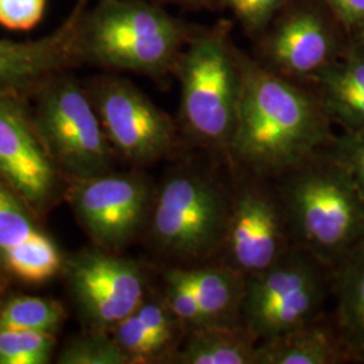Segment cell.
<instances>
[{"mask_svg":"<svg viewBox=\"0 0 364 364\" xmlns=\"http://www.w3.org/2000/svg\"><path fill=\"white\" fill-rule=\"evenodd\" d=\"M242 91L225 156L232 169L274 181L323 151L335 134L309 84L282 77L242 50Z\"/></svg>","mask_w":364,"mask_h":364,"instance_id":"1","label":"cell"},{"mask_svg":"<svg viewBox=\"0 0 364 364\" xmlns=\"http://www.w3.org/2000/svg\"><path fill=\"white\" fill-rule=\"evenodd\" d=\"M198 28L154 0H97L78 18V63L162 80Z\"/></svg>","mask_w":364,"mask_h":364,"instance_id":"2","label":"cell"},{"mask_svg":"<svg viewBox=\"0 0 364 364\" xmlns=\"http://www.w3.org/2000/svg\"><path fill=\"white\" fill-rule=\"evenodd\" d=\"M274 185L294 245L332 270L364 242V196L326 150L274 180Z\"/></svg>","mask_w":364,"mask_h":364,"instance_id":"3","label":"cell"},{"mask_svg":"<svg viewBox=\"0 0 364 364\" xmlns=\"http://www.w3.org/2000/svg\"><path fill=\"white\" fill-rule=\"evenodd\" d=\"M240 54L232 39V23L221 19L213 26H200L176 63L177 124L182 141L193 149L225 156L242 91Z\"/></svg>","mask_w":364,"mask_h":364,"instance_id":"4","label":"cell"},{"mask_svg":"<svg viewBox=\"0 0 364 364\" xmlns=\"http://www.w3.org/2000/svg\"><path fill=\"white\" fill-rule=\"evenodd\" d=\"M231 185L213 170L191 165L174 170L154 196L150 237L173 266L216 260L231 210Z\"/></svg>","mask_w":364,"mask_h":364,"instance_id":"5","label":"cell"},{"mask_svg":"<svg viewBox=\"0 0 364 364\" xmlns=\"http://www.w3.org/2000/svg\"><path fill=\"white\" fill-rule=\"evenodd\" d=\"M332 293V269L291 246L272 266L246 277L242 324L258 341L323 317Z\"/></svg>","mask_w":364,"mask_h":364,"instance_id":"6","label":"cell"},{"mask_svg":"<svg viewBox=\"0 0 364 364\" xmlns=\"http://www.w3.org/2000/svg\"><path fill=\"white\" fill-rule=\"evenodd\" d=\"M348 46L350 33L323 0H287L254 39L251 55L274 73L308 84Z\"/></svg>","mask_w":364,"mask_h":364,"instance_id":"7","label":"cell"},{"mask_svg":"<svg viewBox=\"0 0 364 364\" xmlns=\"http://www.w3.org/2000/svg\"><path fill=\"white\" fill-rule=\"evenodd\" d=\"M36 92L33 119L48 153L78 178L108 173L114 149L88 91L63 72Z\"/></svg>","mask_w":364,"mask_h":364,"instance_id":"8","label":"cell"},{"mask_svg":"<svg viewBox=\"0 0 364 364\" xmlns=\"http://www.w3.org/2000/svg\"><path fill=\"white\" fill-rule=\"evenodd\" d=\"M231 210L216 260L248 277L294 246L274 181L234 169Z\"/></svg>","mask_w":364,"mask_h":364,"instance_id":"9","label":"cell"},{"mask_svg":"<svg viewBox=\"0 0 364 364\" xmlns=\"http://www.w3.org/2000/svg\"><path fill=\"white\" fill-rule=\"evenodd\" d=\"M87 91L114 151L131 162L153 164L181 142L177 122L129 80L102 76Z\"/></svg>","mask_w":364,"mask_h":364,"instance_id":"10","label":"cell"},{"mask_svg":"<svg viewBox=\"0 0 364 364\" xmlns=\"http://www.w3.org/2000/svg\"><path fill=\"white\" fill-rule=\"evenodd\" d=\"M72 200L92 239L111 252L139 234L149 221L154 201L144 178L109 171L78 178Z\"/></svg>","mask_w":364,"mask_h":364,"instance_id":"11","label":"cell"},{"mask_svg":"<svg viewBox=\"0 0 364 364\" xmlns=\"http://www.w3.org/2000/svg\"><path fill=\"white\" fill-rule=\"evenodd\" d=\"M70 282L85 317L105 332H111L147 297L141 266L103 248L72 263Z\"/></svg>","mask_w":364,"mask_h":364,"instance_id":"12","label":"cell"},{"mask_svg":"<svg viewBox=\"0 0 364 364\" xmlns=\"http://www.w3.org/2000/svg\"><path fill=\"white\" fill-rule=\"evenodd\" d=\"M0 176L31 204L43 203L55 182L52 159L19 95H0Z\"/></svg>","mask_w":364,"mask_h":364,"instance_id":"13","label":"cell"},{"mask_svg":"<svg viewBox=\"0 0 364 364\" xmlns=\"http://www.w3.org/2000/svg\"><path fill=\"white\" fill-rule=\"evenodd\" d=\"M85 7L73 11L52 34L27 42L0 39V95L37 91L53 76L78 64L76 31Z\"/></svg>","mask_w":364,"mask_h":364,"instance_id":"14","label":"cell"},{"mask_svg":"<svg viewBox=\"0 0 364 364\" xmlns=\"http://www.w3.org/2000/svg\"><path fill=\"white\" fill-rule=\"evenodd\" d=\"M111 335L130 363L173 362L186 329L164 297H146L135 312L111 331Z\"/></svg>","mask_w":364,"mask_h":364,"instance_id":"15","label":"cell"},{"mask_svg":"<svg viewBox=\"0 0 364 364\" xmlns=\"http://www.w3.org/2000/svg\"><path fill=\"white\" fill-rule=\"evenodd\" d=\"M308 84L333 124L364 130V54L348 49Z\"/></svg>","mask_w":364,"mask_h":364,"instance_id":"16","label":"cell"},{"mask_svg":"<svg viewBox=\"0 0 364 364\" xmlns=\"http://www.w3.org/2000/svg\"><path fill=\"white\" fill-rule=\"evenodd\" d=\"M176 269L192 287L208 326L242 324L245 275L219 260Z\"/></svg>","mask_w":364,"mask_h":364,"instance_id":"17","label":"cell"},{"mask_svg":"<svg viewBox=\"0 0 364 364\" xmlns=\"http://www.w3.org/2000/svg\"><path fill=\"white\" fill-rule=\"evenodd\" d=\"M351 359L336 326L321 318L294 328L257 346L255 364H335Z\"/></svg>","mask_w":364,"mask_h":364,"instance_id":"18","label":"cell"},{"mask_svg":"<svg viewBox=\"0 0 364 364\" xmlns=\"http://www.w3.org/2000/svg\"><path fill=\"white\" fill-rule=\"evenodd\" d=\"M336 331L351 359L364 362V242L332 270Z\"/></svg>","mask_w":364,"mask_h":364,"instance_id":"19","label":"cell"},{"mask_svg":"<svg viewBox=\"0 0 364 364\" xmlns=\"http://www.w3.org/2000/svg\"><path fill=\"white\" fill-rule=\"evenodd\" d=\"M258 343L242 324L203 326L186 332L171 363L255 364Z\"/></svg>","mask_w":364,"mask_h":364,"instance_id":"20","label":"cell"},{"mask_svg":"<svg viewBox=\"0 0 364 364\" xmlns=\"http://www.w3.org/2000/svg\"><path fill=\"white\" fill-rule=\"evenodd\" d=\"M0 257L7 270L27 284H41L52 278L61 266L58 248L43 232Z\"/></svg>","mask_w":364,"mask_h":364,"instance_id":"21","label":"cell"},{"mask_svg":"<svg viewBox=\"0 0 364 364\" xmlns=\"http://www.w3.org/2000/svg\"><path fill=\"white\" fill-rule=\"evenodd\" d=\"M64 309L52 299L16 297L0 311V329L52 333L60 326Z\"/></svg>","mask_w":364,"mask_h":364,"instance_id":"22","label":"cell"},{"mask_svg":"<svg viewBox=\"0 0 364 364\" xmlns=\"http://www.w3.org/2000/svg\"><path fill=\"white\" fill-rule=\"evenodd\" d=\"M52 348V333L0 329V364L46 363Z\"/></svg>","mask_w":364,"mask_h":364,"instance_id":"23","label":"cell"},{"mask_svg":"<svg viewBox=\"0 0 364 364\" xmlns=\"http://www.w3.org/2000/svg\"><path fill=\"white\" fill-rule=\"evenodd\" d=\"M165 289L162 297L165 299L170 311L185 326L186 332L208 326L205 316L200 308L192 287L182 278L176 266H170L164 273Z\"/></svg>","mask_w":364,"mask_h":364,"instance_id":"24","label":"cell"},{"mask_svg":"<svg viewBox=\"0 0 364 364\" xmlns=\"http://www.w3.org/2000/svg\"><path fill=\"white\" fill-rule=\"evenodd\" d=\"M39 232L21 203L0 185V255L23 245Z\"/></svg>","mask_w":364,"mask_h":364,"instance_id":"25","label":"cell"},{"mask_svg":"<svg viewBox=\"0 0 364 364\" xmlns=\"http://www.w3.org/2000/svg\"><path fill=\"white\" fill-rule=\"evenodd\" d=\"M111 332L95 331L88 338H81L61 356L63 363L69 364H130L120 350Z\"/></svg>","mask_w":364,"mask_h":364,"instance_id":"26","label":"cell"},{"mask_svg":"<svg viewBox=\"0 0 364 364\" xmlns=\"http://www.w3.org/2000/svg\"><path fill=\"white\" fill-rule=\"evenodd\" d=\"M287 0H220L221 10H228L250 38H258Z\"/></svg>","mask_w":364,"mask_h":364,"instance_id":"27","label":"cell"},{"mask_svg":"<svg viewBox=\"0 0 364 364\" xmlns=\"http://www.w3.org/2000/svg\"><path fill=\"white\" fill-rule=\"evenodd\" d=\"M326 154L340 164L364 196V130L343 131L326 146Z\"/></svg>","mask_w":364,"mask_h":364,"instance_id":"28","label":"cell"},{"mask_svg":"<svg viewBox=\"0 0 364 364\" xmlns=\"http://www.w3.org/2000/svg\"><path fill=\"white\" fill-rule=\"evenodd\" d=\"M48 0H0V27L30 31L43 21Z\"/></svg>","mask_w":364,"mask_h":364,"instance_id":"29","label":"cell"},{"mask_svg":"<svg viewBox=\"0 0 364 364\" xmlns=\"http://www.w3.org/2000/svg\"><path fill=\"white\" fill-rule=\"evenodd\" d=\"M348 33L364 23V0H323Z\"/></svg>","mask_w":364,"mask_h":364,"instance_id":"30","label":"cell"},{"mask_svg":"<svg viewBox=\"0 0 364 364\" xmlns=\"http://www.w3.org/2000/svg\"><path fill=\"white\" fill-rule=\"evenodd\" d=\"M159 4H174L188 10H221L220 0H154Z\"/></svg>","mask_w":364,"mask_h":364,"instance_id":"31","label":"cell"},{"mask_svg":"<svg viewBox=\"0 0 364 364\" xmlns=\"http://www.w3.org/2000/svg\"><path fill=\"white\" fill-rule=\"evenodd\" d=\"M348 49H351L353 52L364 54V23L356 27L355 30H352L350 33V46H348Z\"/></svg>","mask_w":364,"mask_h":364,"instance_id":"32","label":"cell"},{"mask_svg":"<svg viewBox=\"0 0 364 364\" xmlns=\"http://www.w3.org/2000/svg\"><path fill=\"white\" fill-rule=\"evenodd\" d=\"M88 3H90V0H78L77 1L78 6H81V7H85V9H87Z\"/></svg>","mask_w":364,"mask_h":364,"instance_id":"33","label":"cell"}]
</instances>
